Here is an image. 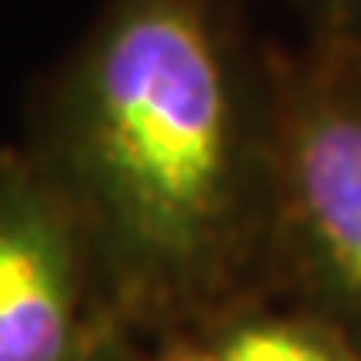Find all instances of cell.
Returning a JSON list of instances; mask_svg holds the SVG:
<instances>
[{
  "mask_svg": "<svg viewBox=\"0 0 361 361\" xmlns=\"http://www.w3.org/2000/svg\"><path fill=\"white\" fill-rule=\"evenodd\" d=\"M44 144L121 314L228 291L258 231V161L214 0H114L54 87Z\"/></svg>",
  "mask_w": 361,
  "mask_h": 361,
  "instance_id": "cell-1",
  "label": "cell"
},
{
  "mask_svg": "<svg viewBox=\"0 0 361 361\" xmlns=\"http://www.w3.org/2000/svg\"><path fill=\"white\" fill-rule=\"evenodd\" d=\"M268 184L278 231L338 331L361 335V40L324 34L274 67Z\"/></svg>",
  "mask_w": 361,
  "mask_h": 361,
  "instance_id": "cell-2",
  "label": "cell"
},
{
  "mask_svg": "<svg viewBox=\"0 0 361 361\" xmlns=\"http://www.w3.org/2000/svg\"><path fill=\"white\" fill-rule=\"evenodd\" d=\"M64 191L34 154H0V361H80L111 311Z\"/></svg>",
  "mask_w": 361,
  "mask_h": 361,
  "instance_id": "cell-3",
  "label": "cell"
},
{
  "mask_svg": "<svg viewBox=\"0 0 361 361\" xmlns=\"http://www.w3.org/2000/svg\"><path fill=\"white\" fill-rule=\"evenodd\" d=\"M207 341L221 361H361L355 341L314 314H234Z\"/></svg>",
  "mask_w": 361,
  "mask_h": 361,
  "instance_id": "cell-4",
  "label": "cell"
},
{
  "mask_svg": "<svg viewBox=\"0 0 361 361\" xmlns=\"http://www.w3.org/2000/svg\"><path fill=\"white\" fill-rule=\"evenodd\" d=\"M80 361H137V358L130 355L128 341L121 335L117 318H107V322L97 328V335L90 338V345L84 348Z\"/></svg>",
  "mask_w": 361,
  "mask_h": 361,
  "instance_id": "cell-5",
  "label": "cell"
},
{
  "mask_svg": "<svg viewBox=\"0 0 361 361\" xmlns=\"http://www.w3.org/2000/svg\"><path fill=\"white\" fill-rule=\"evenodd\" d=\"M324 34L361 40V0H324Z\"/></svg>",
  "mask_w": 361,
  "mask_h": 361,
  "instance_id": "cell-6",
  "label": "cell"
},
{
  "mask_svg": "<svg viewBox=\"0 0 361 361\" xmlns=\"http://www.w3.org/2000/svg\"><path fill=\"white\" fill-rule=\"evenodd\" d=\"M157 361H221L218 351L211 348L207 338H180V341H171L168 348L161 351Z\"/></svg>",
  "mask_w": 361,
  "mask_h": 361,
  "instance_id": "cell-7",
  "label": "cell"
}]
</instances>
